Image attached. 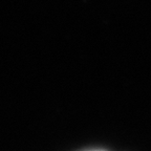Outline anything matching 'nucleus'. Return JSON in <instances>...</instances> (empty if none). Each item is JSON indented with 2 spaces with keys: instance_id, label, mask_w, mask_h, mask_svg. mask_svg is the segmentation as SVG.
<instances>
[{
  "instance_id": "1",
  "label": "nucleus",
  "mask_w": 151,
  "mask_h": 151,
  "mask_svg": "<svg viewBox=\"0 0 151 151\" xmlns=\"http://www.w3.org/2000/svg\"><path fill=\"white\" fill-rule=\"evenodd\" d=\"M91 151H101V150H91Z\"/></svg>"
}]
</instances>
